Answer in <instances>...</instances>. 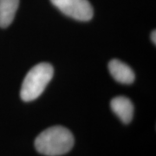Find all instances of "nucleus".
Returning <instances> with one entry per match:
<instances>
[{"label":"nucleus","mask_w":156,"mask_h":156,"mask_svg":"<svg viewBox=\"0 0 156 156\" xmlns=\"http://www.w3.org/2000/svg\"><path fill=\"white\" fill-rule=\"evenodd\" d=\"M54 69L51 64L41 62L34 66L25 76L20 91L23 101L36 100L42 95L45 88L53 77Z\"/></svg>","instance_id":"f03ea898"},{"label":"nucleus","mask_w":156,"mask_h":156,"mask_svg":"<svg viewBox=\"0 0 156 156\" xmlns=\"http://www.w3.org/2000/svg\"><path fill=\"white\" fill-rule=\"evenodd\" d=\"M108 69L113 77L118 83L122 84H131L134 83V76L132 69L126 63L117 59H113L108 63Z\"/></svg>","instance_id":"39448f33"},{"label":"nucleus","mask_w":156,"mask_h":156,"mask_svg":"<svg viewBox=\"0 0 156 156\" xmlns=\"http://www.w3.org/2000/svg\"><path fill=\"white\" fill-rule=\"evenodd\" d=\"M74 136L68 128L54 126L45 129L35 140V147L46 156H60L69 153L74 146Z\"/></svg>","instance_id":"f257e3e1"},{"label":"nucleus","mask_w":156,"mask_h":156,"mask_svg":"<svg viewBox=\"0 0 156 156\" xmlns=\"http://www.w3.org/2000/svg\"><path fill=\"white\" fill-rule=\"evenodd\" d=\"M19 0H0V27L6 28L11 24L17 12Z\"/></svg>","instance_id":"423d86ee"},{"label":"nucleus","mask_w":156,"mask_h":156,"mask_svg":"<svg viewBox=\"0 0 156 156\" xmlns=\"http://www.w3.org/2000/svg\"><path fill=\"white\" fill-rule=\"evenodd\" d=\"M156 31L155 30H153V32L151 33V40L152 42L154 43V44H155L156 43Z\"/></svg>","instance_id":"0eeeda50"},{"label":"nucleus","mask_w":156,"mask_h":156,"mask_svg":"<svg viewBox=\"0 0 156 156\" xmlns=\"http://www.w3.org/2000/svg\"><path fill=\"white\" fill-rule=\"evenodd\" d=\"M58 10L79 21H89L93 17V8L88 0H50Z\"/></svg>","instance_id":"7ed1b4c3"},{"label":"nucleus","mask_w":156,"mask_h":156,"mask_svg":"<svg viewBox=\"0 0 156 156\" xmlns=\"http://www.w3.org/2000/svg\"><path fill=\"white\" fill-rule=\"evenodd\" d=\"M113 112L124 124L129 123L134 115V106L131 101L125 96H117L110 101Z\"/></svg>","instance_id":"20e7f679"}]
</instances>
